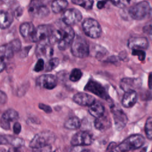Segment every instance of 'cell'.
Segmentation results:
<instances>
[{
  "instance_id": "obj_1",
  "label": "cell",
  "mask_w": 152,
  "mask_h": 152,
  "mask_svg": "<svg viewBox=\"0 0 152 152\" xmlns=\"http://www.w3.org/2000/svg\"><path fill=\"white\" fill-rule=\"evenodd\" d=\"M56 137L53 132L49 131L40 132L34 135L30 141V147L34 149L40 148L46 146L51 145L55 140Z\"/></svg>"
},
{
  "instance_id": "obj_2",
  "label": "cell",
  "mask_w": 152,
  "mask_h": 152,
  "mask_svg": "<svg viewBox=\"0 0 152 152\" xmlns=\"http://www.w3.org/2000/svg\"><path fill=\"white\" fill-rule=\"evenodd\" d=\"M71 51L73 56L79 58H84L89 55L90 46L84 38L77 36H75L71 45Z\"/></svg>"
},
{
  "instance_id": "obj_3",
  "label": "cell",
  "mask_w": 152,
  "mask_h": 152,
  "mask_svg": "<svg viewBox=\"0 0 152 152\" xmlns=\"http://www.w3.org/2000/svg\"><path fill=\"white\" fill-rule=\"evenodd\" d=\"M144 142L145 139L142 135L134 134L128 137L116 147L120 152H128L140 148Z\"/></svg>"
},
{
  "instance_id": "obj_4",
  "label": "cell",
  "mask_w": 152,
  "mask_h": 152,
  "mask_svg": "<svg viewBox=\"0 0 152 152\" xmlns=\"http://www.w3.org/2000/svg\"><path fill=\"white\" fill-rule=\"evenodd\" d=\"M151 7L148 2L141 1L132 6L129 10V15L134 20H142L151 14Z\"/></svg>"
},
{
  "instance_id": "obj_5",
  "label": "cell",
  "mask_w": 152,
  "mask_h": 152,
  "mask_svg": "<svg viewBox=\"0 0 152 152\" xmlns=\"http://www.w3.org/2000/svg\"><path fill=\"white\" fill-rule=\"evenodd\" d=\"M82 27L83 31L88 37L93 39H97L101 35V26L99 22L95 19H86L82 24Z\"/></svg>"
},
{
  "instance_id": "obj_6",
  "label": "cell",
  "mask_w": 152,
  "mask_h": 152,
  "mask_svg": "<svg viewBox=\"0 0 152 152\" xmlns=\"http://www.w3.org/2000/svg\"><path fill=\"white\" fill-rule=\"evenodd\" d=\"M28 12L30 15L35 18H42L49 14L48 6L40 1H31L28 7Z\"/></svg>"
},
{
  "instance_id": "obj_7",
  "label": "cell",
  "mask_w": 152,
  "mask_h": 152,
  "mask_svg": "<svg viewBox=\"0 0 152 152\" xmlns=\"http://www.w3.org/2000/svg\"><path fill=\"white\" fill-rule=\"evenodd\" d=\"M75 36L74 30L71 27L68 26L63 27L59 40L58 42L59 49L64 50L68 48L71 46Z\"/></svg>"
},
{
  "instance_id": "obj_8",
  "label": "cell",
  "mask_w": 152,
  "mask_h": 152,
  "mask_svg": "<svg viewBox=\"0 0 152 152\" xmlns=\"http://www.w3.org/2000/svg\"><path fill=\"white\" fill-rule=\"evenodd\" d=\"M52 30V26L42 24L34 28L30 35V39L33 42H40L48 40Z\"/></svg>"
},
{
  "instance_id": "obj_9",
  "label": "cell",
  "mask_w": 152,
  "mask_h": 152,
  "mask_svg": "<svg viewBox=\"0 0 152 152\" xmlns=\"http://www.w3.org/2000/svg\"><path fill=\"white\" fill-rule=\"evenodd\" d=\"M84 90L94 94L106 101L109 102L110 100V98L104 87L96 81L89 80L84 87Z\"/></svg>"
},
{
  "instance_id": "obj_10",
  "label": "cell",
  "mask_w": 152,
  "mask_h": 152,
  "mask_svg": "<svg viewBox=\"0 0 152 152\" xmlns=\"http://www.w3.org/2000/svg\"><path fill=\"white\" fill-rule=\"evenodd\" d=\"M81 12L77 9L72 8L65 10L61 16L62 22L68 26L74 25L82 20Z\"/></svg>"
},
{
  "instance_id": "obj_11",
  "label": "cell",
  "mask_w": 152,
  "mask_h": 152,
  "mask_svg": "<svg viewBox=\"0 0 152 152\" xmlns=\"http://www.w3.org/2000/svg\"><path fill=\"white\" fill-rule=\"evenodd\" d=\"M93 138L87 131H80L75 134L71 140V144L74 147L89 145L92 144Z\"/></svg>"
},
{
  "instance_id": "obj_12",
  "label": "cell",
  "mask_w": 152,
  "mask_h": 152,
  "mask_svg": "<svg viewBox=\"0 0 152 152\" xmlns=\"http://www.w3.org/2000/svg\"><path fill=\"white\" fill-rule=\"evenodd\" d=\"M115 128L117 131H121L126 125L128 119L126 115L120 108L115 107L114 106L110 107Z\"/></svg>"
},
{
  "instance_id": "obj_13",
  "label": "cell",
  "mask_w": 152,
  "mask_h": 152,
  "mask_svg": "<svg viewBox=\"0 0 152 152\" xmlns=\"http://www.w3.org/2000/svg\"><path fill=\"white\" fill-rule=\"evenodd\" d=\"M35 53L37 57L43 59L49 58L52 56L53 54V49L52 45L48 41V40L39 42L37 45Z\"/></svg>"
},
{
  "instance_id": "obj_14",
  "label": "cell",
  "mask_w": 152,
  "mask_h": 152,
  "mask_svg": "<svg viewBox=\"0 0 152 152\" xmlns=\"http://www.w3.org/2000/svg\"><path fill=\"white\" fill-rule=\"evenodd\" d=\"M36 84L41 88L52 90L57 86V79L54 75L43 74L37 78Z\"/></svg>"
},
{
  "instance_id": "obj_15",
  "label": "cell",
  "mask_w": 152,
  "mask_h": 152,
  "mask_svg": "<svg viewBox=\"0 0 152 152\" xmlns=\"http://www.w3.org/2000/svg\"><path fill=\"white\" fill-rule=\"evenodd\" d=\"M18 117V113L16 110L9 109L2 115L0 119V125L3 129L8 130L10 128V122L17 120Z\"/></svg>"
},
{
  "instance_id": "obj_16",
  "label": "cell",
  "mask_w": 152,
  "mask_h": 152,
  "mask_svg": "<svg viewBox=\"0 0 152 152\" xmlns=\"http://www.w3.org/2000/svg\"><path fill=\"white\" fill-rule=\"evenodd\" d=\"M72 99L78 104L84 106H90L96 102V99L93 96L84 92H78L75 94Z\"/></svg>"
},
{
  "instance_id": "obj_17",
  "label": "cell",
  "mask_w": 152,
  "mask_h": 152,
  "mask_svg": "<svg viewBox=\"0 0 152 152\" xmlns=\"http://www.w3.org/2000/svg\"><path fill=\"white\" fill-rule=\"evenodd\" d=\"M129 48L134 49H146L149 46L148 41L145 37H134L128 40L127 43Z\"/></svg>"
},
{
  "instance_id": "obj_18",
  "label": "cell",
  "mask_w": 152,
  "mask_h": 152,
  "mask_svg": "<svg viewBox=\"0 0 152 152\" xmlns=\"http://www.w3.org/2000/svg\"><path fill=\"white\" fill-rule=\"evenodd\" d=\"M141 80L139 78H124L120 82V87L125 91L129 90H135L141 85Z\"/></svg>"
},
{
  "instance_id": "obj_19",
  "label": "cell",
  "mask_w": 152,
  "mask_h": 152,
  "mask_svg": "<svg viewBox=\"0 0 152 152\" xmlns=\"http://www.w3.org/2000/svg\"><path fill=\"white\" fill-rule=\"evenodd\" d=\"M138 95L135 90H129L125 91L122 99V104L126 108L131 107L136 103Z\"/></svg>"
},
{
  "instance_id": "obj_20",
  "label": "cell",
  "mask_w": 152,
  "mask_h": 152,
  "mask_svg": "<svg viewBox=\"0 0 152 152\" xmlns=\"http://www.w3.org/2000/svg\"><path fill=\"white\" fill-rule=\"evenodd\" d=\"M94 127L99 131H104L111 126V121L110 118L105 115H103L99 118H96L94 122Z\"/></svg>"
},
{
  "instance_id": "obj_21",
  "label": "cell",
  "mask_w": 152,
  "mask_h": 152,
  "mask_svg": "<svg viewBox=\"0 0 152 152\" xmlns=\"http://www.w3.org/2000/svg\"><path fill=\"white\" fill-rule=\"evenodd\" d=\"M13 21V15L6 11H0V28L9 27Z\"/></svg>"
},
{
  "instance_id": "obj_22",
  "label": "cell",
  "mask_w": 152,
  "mask_h": 152,
  "mask_svg": "<svg viewBox=\"0 0 152 152\" xmlns=\"http://www.w3.org/2000/svg\"><path fill=\"white\" fill-rule=\"evenodd\" d=\"M88 112L93 117L97 118L104 115V107L99 102H95L93 104L89 106Z\"/></svg>"
},
{
  "instance_id": "obj_23",
  "label": "cell",
  "mask_w": 152,
  "mask_h": 152,
  "mask_svg": "<svg viewBox=\"0 0 152 152\" xmlns=\"http://www.w3.org/2000/svg\"><path fill=\"white\" fill-rule=\"evenodd\" d=\"M34 26L31 22H25L20 26V32L23 37H30L34 30Z\"/></svg>"
},
{
  "instance_id": "obj_24",
  "label": "cell",
  "mask_w": 152,
  "mask_h": 152,
  "mask_svg": "<svg viewBox=\"0 0 152 152\" xmlns=\"http://www.w3.org/2000/svg\"><path fill=\"white\" fill-rule=\"evenodd\" d=\"M68 2L65 0H56L52 2L51 8L54 13L58 14L63 11L68 6Z\"/></svg>"
},
{
  "instance_id": "obj_25",
  "label": "cell",
  "mask_w": 152,
  "mask_h": 152,
  "mask_svg": "<svg viewBox=\"0 0 152 152\" xmlns=\"http://www.w3.org/2000/svg\"><path fill=\"white\" fill-rule=\"evenodd\" d=\"M81 126V122L80 119L75 116L71 117L69 119H68L65 124H64V126L65 128L68 129H77L79 128Z\"/></svg>"
},
{
  "instance_id": "obj_26",
  "label": "cell",
  "mask_w": 152,
  "mask_h": 152,
  "mask_svg": "<svg viewBox=\"0 0 152 152\" xmlns=\"http://www.w3.org/2000/svg\"><path fill=\"white\" fill-rule=\"evenodd\" d=\"M14 54V52L9 43L0 46V58H11Z\"/></svg>"
},
{
  "instance_id": "obj_27",
  "label": "cell",
  "mask_w": 152,
  "mask_h": 152,
  "mask_svg": "<svg viewBox=\"0 0 152 152\" xmlns=\"http://www.w3.org/2000/svg\"><path fill=\"white\" fill-rule=\"evenodd\" d=\"M72 2L86 10H91L93 8L94 1L92 0H73Z\"/></svg>"
},
{
  "instance_id": "obj_28",
  "label": "cell",
  "mask_w": 152,
  "mask_h": 152,
  "mask_svg": "<svg viewBox=\"0 0 152 152\" xmlns=\"http://www.w3.org/2000/svg\"><path fill=\"white\" fill-rule=\"evenodd\" d=\"M7 140L8 141V143H10L12 145L13 147L15 148H20L23 146L24 144V141L22 138L18 137H14L8 136L7 137Z\"/></svg>"
},
{
  "instance_id": "obj_29",
  "label": "cell",
  "mask_w": 152,
  "mask_h": 152,
  "mask_svg": "<svg viewBox=\"0 0 152 152\" xmlns=\"http://www.w3.org/2000/svg\"><path fill=\"white\" fill-rule=\"evenodd\" d=\"M59 64V60L57 58L50 59L45 65V71L49 72L56 68Z\"/></svg>"
},
{
  "instance_id": "obj_30",
  "label": "cell",
  "mask_w": 152,
  "mask_h": 152,
  "mask_svg": "<svg viewBox=\"0 0 152 152\" xmlns=\"http://www.w3.org/2000/svg\"><path fill=\"white\" fill-rule=\"evenodd\" d=\"M144 130L147 138L151 140L152 138V119L151 116L148 117L146 121Z\"/></svg>"
},
{
  "instance_id": "obj_31",
  "label": "cell",
  "mask_w": 152,
  "mask_h": 152,
  "mask_svg": "<svg viewBox=\"0 0 152 152\" xmlns=\"http://www.w3.org/2000/svg\"><path fill=\"white\" fill-rule=\"evenodd\" d=\"M83 75L82 71L78 68H74L73 69L69 76V78L71 81L76 82L80 80Z\"/></svg>"
},
{
  "instance_id": "obj_32",
  "label": "cell",
  "mask_w": 152,
  "mask_h": 152,
  "mask_svg": "<svg viewBox=\"0 0 152 152\" xmlns=\"http://www.w3.org/2000/svg\"><path fill=\"white\" fill-rule=\"evenodd\" d=\"M12 49L13 50L14 52H18L21 48V41L18 39H14L12 41H11L10 43H8Z\"/></svg>"
},
{
  "instance_id": "obj_33",
  "label": "cell",
  "mask_w": 152,
  "mask_h": 152,
  "mask_svg": "<svg viewBox=\"0 0 152 152\" xmlns=\"http://www.w3.org/2000/svg\"><path fill=\"white\" fill-rule=\"evenodd\" d=\"M131 54L134 56H137L138 58V59L140 61H144L145 58V53L142 50L134 49L132 50Z\"/></svg>"
},
{
  "instance_id": "obj_34",
  "label": "cell",
  "mask_w": 152,
  "mask_h": 152,
  "mask_svg": "<svg viewBox=\"0 0 152 152\" xmlns=\"http://www.w3.org/2000/svg\"><path fill=\"white\" fill-rule=\"evenodd\" d=\"M44 61L43 59L39 58L34 68V71L36 72H40L44 68Z\"/></svg>"
},
{
  "instance_id": "obj_35",
  "label": "cell",
  "mask_w": 152,
  "mask_h": 152,
  "mask_svg": "<svg viewBox=\"0 0 152 152\" xmlns=\"http://www.w3.org/2000/svg\"><path fill=\"white\" fill-rule=\"evenodd\" d=\"M110 2L119 8H124L130 2L129 1H111Z\"/></svg>"
},
{
  "instance_id": "obj_36",
  "label": "cell",
  "mask_w": 152,
  "mask_h": 152,
  "mask_svg": "<svg viewBox=\"0 0 152 152\" xmlns=\"http://www.w3.org/2000/svg\"><path fill=\"white\" fill-rule=\"evenodd\" d=\"M39 107L47 113H50L52 112V109L50 107V106L44 103H39Z\"/></svg>"
},
{
  "instance_id": "obj_37",
  "label": "cell",
  "mask_w": 152,
  "mask_h": 152,
  "mask_svg": "<svg viewBox=\"0 0 152 152\" xmlns=\"http://www.w3.org/2000/svg\"><path fill=\"white\" fill-rule=\"evenodd\" d=\"M21 124L19 122H16L13 125V131H14V134H15L17 135L19 134L21 132Z\"/></svg>"
},
{
  "instance_id": "obj_38",
  "label": "cell",
  "mask_w": 152,
  "mask_h": 152,
  "mask_svg": "<svg viewBox=\"0 0 152 152\" xmlns=\"http://www.w3.org/2000/svg\"><path fill=\"white\" fill-rule=\"evenodd\" d=\"M23 13V8L21 7H18L14 12V15L16 18L20 17Z\"/></svg>"
},
{
  "instance_id": "obj_39",
  "label": "cell",
  "mask_w": 152,
  "mask_h": 152,
  "mask_svg": "<svg viewBox=\"0 0 152 152\" xmlns=\"http://www.w3.org/2000/svg\"><path fill=\"white\" fill-rule=\"evenodd\" d=\"M7 101V94L2 91H0V104H5Z\"/></svg>"
},
{
  "instance_id": "obj_40",
  "label": "cell",
  "mask_w": 152,
  "mask_h": 152,
  "mask_svg": "<svg viewBox=\"0 0 152 152\" xmlns=\"http://www.w3.org/2000/svg\"><path fill=\"white\" fill-rule=\"evenodd\" d=\"M50 150H51V145H48L40 148L34 149L33 151L34 152H51Z\"/></svg>"
},
{
  "instance_id": "obj_41",
  "label": "cell",
  "mask_w": 152,
  "mask_h": 152,
  "mask_svg": "<svg viewBox=\"0 0 152 152\" xmlns=\"http://www.w3.org/2000/svg\"><path fill=\"white\" fill-rule=\"evenodd\" d=\"M143 31L144 33L148 34H151V24L150 22L148 24H146L144 28H143Z\"/></svg>"
},
{
  "instance_id": "obj_42",
  "label": "cell",
  "mask_w": 152,
  "mask_h": 152,
  "mask_svg": "<svg viewBox=\"0 0 152 152\" xmlns=\"http://www.w3.org/2000/svg\"><path fill=\"white\" fill-rule=\"evenodd\" d=\"M74 152H91L89 149L79 147H75Z\"/></svg>"
},
{
  "instance_id": "obj_43",
  "label": "cell",
  "mask_w": 152,
  "mask_h": 152,
  "mask_svg": "<svg viewBox=\"0 0 152 152\" xmlns=\"http://www.w3.org/2000/svg\"><path fill=\"white\" fill-rule=\"evenodd\" d=\"M8 144V141L6 136L0 135V145L7 144Z\"/></svg>"
},
{
  "instance_id": "obj_44",
  "label": "cell",
  "mask_w": 152,
  "mask_h": 152,
  "mask_svg": "<svg viewBox=\"0 0 152 152\" xmlns=\"http://www.w3.org/2000/svg\"><path fill=\"white\" fill-rule=\"evenodd\" d=\"M5 68V63L4 62V58H0V72L3 71Z\"/></svg>"
},
{
  "instance_id": "obj_45",
  "label": "cell",
  "mask_w": 152,
  "mask_h": 152,
  "mask_svg": "<svg viewBox=\"0 0 152 152\" xmlns=\"http://www.w3.org/2000/svg\"><path fill=\"white\" fill-rule=\"evenodd\" d=\"M31 46H29V47H26L24 48V49L23 50V51L21 52V56H26L28 54V52H29V50L30 49Z\"/></svg>"
},
{
  "instance_id": "obj_46",
  "label": "cell",
  "mask_w": 152,
  "mask_h": 152,
  "mask_svg": "<svg viewBox=\"0 0 152 152\" xmlns=\"http://www.w3.org/2000/svg\"><path fill=\"white\" fill-rule=\"evenodd\" d=\"M107 1H99L97 4V7L99 9H102L104 8L105 4L107 3Z\"/></svg>"
},
{
  "instance_id": "obj_47",
  "label": "cell",
  "mask_w": 152,
  "mask_h": 152,
  "mask_svg": "<svg viewBox=\"0 0 152 152\" xmlns=\"http://www.w3.org/2000/svg\"><path fill=\"white\" fill-rule=\"evenodd\" d=\"M8 152H21V150H20V148L12 147L9 148Z\"/></svg>"
},
{
  "instance_id": "obj_48",
  "label": "cell",
  "mask_w": 152,
  "mask_h": 152,
  "mask_svg": "<svg viewBox=\"0 0 152 152\" xmlns=\"http://www.w3.org/2000/svg\"><path fill=\"white\" fill-rule=\"evenodd\" d=\"M109 152H120L119 150L117 148L116 146H113L112 148H110Z\"/></svg>"
},
{
  "instance_id": "obj_49",
  "label": "cell",
  "mask_w": 152,
  "mask_h": 152,
  "mask_svg": "<svg viewBox=\"0 0 152 152\" xmlns=\"http://www.w3.org/2000/svg\"><path fill=\"white\" fill-rule=\"evenodd\" d=\"M151 73H150L149 75V77H148V86H149L150 89H151Z\"/></svg>"
},
{
  "instance_id": "obj_50",
  "label": "cell",
  "mask_w": 152,
  "mask_h": 152,
  "mask_svg": "<svg viewBox=\"0 0 152 152\" xmlns=\"http://www.w3.org/2000/svg\"><path fill=\"white\" fill-rule=\"evenodd\" d=\"M0 152H5V151L3 150H0Z\"/></svg>"
},
{
  "instance_id": "obj_51",
  "label": "cell",
  "mask_w": 152,
  "mask_h": 152,
  "mask_svg": "<svg viewBox=\"0 0 152 152\" xmlns=\"http://www.w3.org/2000/svg\"><path fill=\"white\" fill-rule=\"evenodd\" d=\"M53 152H55V151H53Z\"/></svg>"
}]
</instances>
